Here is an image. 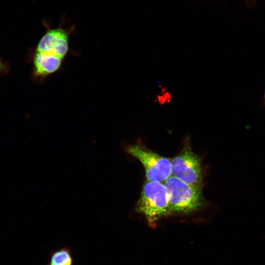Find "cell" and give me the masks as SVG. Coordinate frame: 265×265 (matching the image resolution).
Segmentation results:
<instances>
[{
    "instance_id": "obj_1",
    "label": "cell",
    "mask_w": 265,
    "mask_h": 265,
    "mask_svg": "<svg viewBox=\"0 0 265 265\" xmlns=\"http://www.w3.org/2000/svg\"><path fill=\"white\" fill-rule=\"evenodd\" d=\"M136 210L150 225L170 213L168 193L164 183L146 181L143 185Z\"/></svg>"
},
{
    "instance_id": "obj_2",
    "label": "cell",
    "mask_w": 265,
    "mask_h": 265,
    "mask_svg": "<svg viewBox=\"0 0 265 265\" xmlns=\"http://www.w3.org/2000/svg\"><path fill=\"white\" fill-rule=\"evenodd\" d=\"M164 184L168 193L170 213H189L201 206V186L188 184L173 175Z\"/></svg>"
},
{
    "instance_id": "obj_3",
    "label": "cell",
    "mask_w": 265,
    "mask_h": 265,
    "mask_svg": "<svg viewBox=\"0 0 265 265\" xmlns=\"http://www.w3.org/2000/svg\"><path fill=\"white\" fill-rule=\"evenodd\" d=\"M127 152L142 163L147 181L163 183L172 175L171 160L141 144L129 146Z\"/></svg>"
},
{
    "instance_id": "obj_4",
    "label": "cell",
    "mask_w": 265,
    "mask_h": 265,
    "mask_svg": "<svg viewBox=\"0 0 265 265\" xmlns=\"http://www.w3.org/2000/svg\"><path fill=\"white\" fill-rule=\"evenodd\" d=\"M172 175L182 181L195 186H201L202 168L200 158L188 145L171 159Z\"/></svg>"
},
{
    "instance_id": "obj_5",
    "label": "cell",
    "mask_w": 265,
    "mask_h": 265,
    "mask_svg": "<svg viewBox=\"0 0 265 265\" xmlns=\"http://www.w3.org/2000/svg\"><path fill=\"white\" fill-rule=\"evenodd\" d=\"M68 50V33L64 29L57 28L49 30L39 42L37 51L48 53L62 59Z\"/></svg>"
},
{
    "instance_id": "obj_6",
    "label": "cell",
    "mask_w": 265,
    "mask_h": 265,
    "mask_svg": "<svg viewBox=\"0 0 265 265\" xmlns=\"http://www.w3.org/2000/svg\"><path fill=\"white\" fill-rule=\"evenodd\" d=\"M62 59L50 53L37 52L34 59L36 74L46 76L54 72L59 68Z\"/></svg>"
},
{
    "instance_id": "obj_7",
    "label": "cell",
    "mask_w": 265,
    "mask_h": 265,
    "mask_svg": "<svg viewBox=\"0 0 265 265\" xmlns=\"http://www.w3.org/2000/svg\"><path fill=\"white\" fill-rule=\"evenodd\" d=\"M48 265H74L70 248L63 247L52 252Z\"/></svg>"
},
{
    "instance_id": "obj_8",
    "label": "cell",
    "mask_w": 265,
    "mask_h": 265,
    "mask_svg": "<svg viewBox=\"0 0 265 265\" xmlns=\"http://www.w3.org/2000/svg\"><path fill=\"white\" fill-rule=\"evenodd\" d=\"M171 96L169 92L165 88L161 89L160 94L157 96V101L160 105H163L169 103L171 100Z\"/></svg>"
},
{
    "instance_id": "obj_9",
    "label": "cell",
    "mask_w": 265,
    "mask_h": 265,
    "mask_svg": "<svg viewBox=\"0 0 265 265\" xmlns=\"http://www.w3.org/2000/svg\"><path fill=\"white\" fill-rule=\"evenodd\" d=\"M5 69V66L1 60L0 59V72L3 71Z\"/></svg>"
},
{
    "instance_id": "obj_10",
    "label": "cell",
    "mask_w": 265,
    "mask_h": 265,
    "mask_svg": "<svg viewBox=\"0 0 265 265\" xmlns=\"http://www.w3.org/2000/svg\"></svg>"
}]
</instances>
